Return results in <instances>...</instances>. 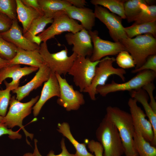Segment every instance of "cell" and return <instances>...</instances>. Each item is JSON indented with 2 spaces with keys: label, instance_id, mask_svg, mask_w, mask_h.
Listing matches in <instances>:
<instances>
[{
  "label": "cell",
  "instance_id": "6da1fadb",
  "mask_svg": "<svg viewBox=\"0 0 156 156\" xmlns=\"http://www.w3.org/2000/svg\"><path fill=\"white\" fill-rule=\"evenodd\" d=\"M117 128L121 139L126 156H138L135 147V129L130 113L116 107L108 106L105 116Z\"/></svg>",
  "mask_w": 156,
  "mask_h": 156
},
{
  "label": "cell",
  "instance_id": "7a4b0ae2",
  "mask_svg": "<svg viewBox=\"0 0 156 156\" xmlns=\"http://www.w3.org/2000/svg\"><path fill=\"white\" fill-rule=\"evenodd\" d=\"M135 61V69L141 67L149 56L156 55V38L150 34L122 39L119 41Z\"/></svg>",
  "mask_w": 156,
  "mask_h": 156
},
{
  "label": "cell",
  "instance_id": "3957f363",
  "mask_svg": "<svg viewBox=\"0 0 156 156\" xmlns=\"http://www.w3.org/2000/svg\"><path fill=\"white\" fill-rule=\"evenodd\" d=\"M98 142L103 148V156H122L124 148L118 130L105 116L96 132Z\"/></svg>",
  "mask_w": 156,
  "mask_h": 156
},
{
  "label": "cell",
  "instance_id": "277c9868",
  "mask_svg": "<svg viewBox=\"0 0 156 156\" xmlns=\"http://www.w3.org/2000/svg\"><path fill=\"white\" fill-rule=\"evenodd\" d=\"M39 96L32 98L29 101L21 103L16 99L15 96L10 98L9 104L10 107L8 112L3 117V125L7 128L11 129L15 126L19 127L25 134L27 143L30 145L27 140L29 137L32 140L34 134L27 132L25 129L22 123L23 119L31 113L32 107L38 101Z\"/></svg>",
  "mask_w": 156,
  "mask_h": 156
},
{
  "label": "cell",
  "instance_id": "5b68a950",
  "mask_svg": "<svg viewBox=\"0 0 156 156\" xmlns=\"http://www.w3.org/2000/svg\"><path fill=\"white\" fill-rule=\"evenodd\" d=\"M115 61L114 57L107 56L101 60L96 66L95 75L90 86L83 92L88 93L92 100L96 99V89L97 87L105 85L110 76L116 75L122 81H125V78L124 75L126 72L122 68L114 67L113 64Z\"/></svg>",
  "mask_w": 156,
  "mask_h": 156
},
{
  "label": "cell",
  "instance_id": "8992f818",
  "mask_svg": "<svg viewBox=\"0 0 156 156\" xmlns=\"http://www.w3.org/2000/svg\"><path fill=\"white\" fill-rule=\"evenodd\" d=\"M156 77V73L151 70H145L138 73L128 81L118 83L113 80L110 83L97 87L96 93L102 96L117 92L128 91L131 92L142 88L146 84L153 82Z\"/></svg>",
  "mask_w": 156,
  "mask_h": 156
},
{
  "label": "cell",
  "instance_id": "52a82bcc",
  "mask_svg": "<svg viewBox=\"0 0 156 156\" xmlns=\"http://www.w3.org/2000/svg\"><path fill=\"white\" fill-rule=\"evenodd\" d=\"M39 52L43 58L44 63L51 71L60 75L68 73L77 56L74 53L68 56V49L66 47L59 52L51 53L48 50L47 42L41 44Z\"/></svg>",
  "mask_w": 156,
  "mask_h": 156
},
{
  "label": "cell",
  "instance_id": "ba28073f",
  "mask_svg": "<svg viewBox=\"0 0 156 156\" xmlns=\"http://www.w3.org/2000/svg\"><path fill=\"white\" fill-rule=\"evenodd\" d=\"M100 61L92 62L90 57L77 56L68 73L73 76L75 85L81 92L90 86Z\"/></svg>",
  "mask_w": 156,
  "mask_h": 156
},
{
  "label": "cell",
  "instance_id": "9c48e42d",
  "mask_svg": "<svg viewBox=\"0 0 156 156\" xmlns=\"http://www.w3.org/2000/svg\"><path fill=\"white\" fill-rule=\"evenodd\" d=\"M53 19L51 25L37 36L41 42H47L49 40L54 38L56 35L64 32L74 33L83 28L76 21L69 17L64 11L57 13Z\"/></svg>",
  "mask_w": 156,
  "mask_h": 156
},
{
  "label": "cell",
  "instance_id": "30bf717a",
  "mask_svg": "<svg viewBox=\"0 0 156 156\" xmlns=\"http://www.w3.org/2000/svg\"><path fill=\"white\" fill-rule=\"evenodd\" d=\"M60 88V95L57 103L68 111L78 110L84 104V96L80 91L75 90L66 79L61 75L55 73Z\"/></svg>",
  "mask_w": 156,
  "mask_h": 156
},
{
  "label": "cell",
  "instance_id": "8fae6325",
  "mask_svg": "<svg viewBox=\"0 0 156 156\" xmlns=\"http://www.w3.org/2000/svg\"><path fill=\"white\" fill-rule=\"evenodd\" d=\"M94 11L96 18L108 29L110 36L114 42H119L121 40L128 38L122 24V19L120 17L100 5H95Z\"/></svg>",
  "mask_w": 156,
  "mask_h": 156
},
{
  "label": "cell",
  "instance_id": "7c38bea8",
  "mask_svg": "<svg viewBox=\"0 0 156 156\" xmlns=\"http://www.w3.org/2000/svg\"><path fill=\"white\" fill-rule=\"evenodd\" d=\"M93 44V50L90 57L92 62L101 60L108 55H114L120 52L126 51L125 47L120 42H112L101 39L97 30L88 31Z\"/></svg>",
  "mask_w": 156,
  "mask_h": 156
},
{
  "label": "cell",
  "instance_id": "4fadbf2b",
  "mask_svg": "<svg viewBox=\"0 0 156 156\" xmlns=\"http://www.w3.org/2000/svg\"><path fill=\"white\" fill-rule=\"evenodd\" d=\"M130 114L131 116L135 130L139 131L147 141L151 143L154 138V133L152 125L146 118V115L137 104V101L130 98L128 102Z\"/></svg>",
  "mask_w": 156,
  "mask_h": 156
},
{
  "label": "cell",
  "instance_id": "5bb4252c",
  "mask_svg": "<svg viewBox=\"0 0 156 156\" xmlns=\"http://www.w3.org/2000/svg\"><path fill=\"white\" fill-rule=\"evenodd\" d=\"M67 44L73 45V53L78 56L90 57L93 50L91 37L88 31L83 28L75 33L69 32L65 35Z\"/></svg>",
  "mask_w": 156,
  "mask_h": 156
},
{
  "label": "cell",
  "instance_id": "9a60e30c",
  "mask_svg": "<svg viewBox=\"0 0 156 156\" xmlns=\"http://www.w3.org/2000/svg\"><path fill=\"white\" fill-rule=\"evenodd\" d=\"M34 66L21 67L20 64H14L5 67L0 71V85L4 82L6 88L12 91L19 87L20 79L23 76L38 70Z\"/></svg>",
  "mask_w": 156,
  "mask_h": 156
},
{
  "label": "cell",
  "instance_id": "2e32d148",
  "mask_svg": "<svg viewBox=\"0 0 156 156\" xmlns=\"http://www.w3.org/2000/svg\"><path fill=\"white\" fill-rule=\"evenodd\" d=\"M51 72L50 68L44 63L39 68L35 75L30 81L12 91V93L16 94V99L21 101L28 96L33 90L41 86L44 82L49 79Z\"/></svg>",
  "mask_w": 156,
  "mask_h": 156
},
{
  "label": "cell",
  "instance_id": "e0dca14e",
  "mask_svg": "<svg viewBox=\"0 0 156 156\" xmlns=\"http://www.w3.org/2000/svg\"><path fill=\"white\" fill-rule=\"evenodd\" d=\"M0 36L17 48L31 51L40 49L39 46L30 41L23 35L18 24V19L13 20L10 28L6 31L0 33Z\"/></svg>",
  "mask_w": 156,
  "mask_h": 156
},
{
  "label": "cell",
  "instance_id": "ac0fdd59",
  "mask_svg": "<svg viewBox=\"0 0 156 156\" xmlns=\"http://www.w3.org/2000/svg\"><path fill=\"white\" fill-rule=\"evenodd\" d=\"M60 95V86L55 73L51 71L49 79L44 83L40 98L32 108L34 116L36 117L38 115L49 99L54 96L59 97Z\"/></svg>",
  "mask_w": 156,
  "mask_h": 156
},
{
  "label": "cell",
  "instance_id": "d6986e66",
  "mask_svg": "<svg viewBox=\"0 0 156 156\" xmlns=\"http://www.w3.org/2000/svg\"><path fill=\"white\" fill-rule=\"evenodd\" d=\"M64 12L70 18L79 21L83 28L88 31L92 30L95 25L96 17L91 9L79 8L70 5L66 8Z\"/></svg>",
  "mask_w": 156,
  "mask_h": 156
},
{
  "label": "cell",
  "instance_id": "ffe728a7",
  "mask_svg": "<svg viewBox=\"0 0 156 156\" xmlns=\"http://www.w3.org/2000/svg\"><path fill=\"white\" fill-rule=\"evenodd\" d=\"M44 64V60L39 49L27 50L17 48L16 55L9 61V66L23 64L39 68Z\"/></svg>",
  "mask_w": 156,
  "mask_h": 156
},
{
  "label": "cell",
  "instance_id": "44dd1931",
  "mask_svg": "<svg viewBox=\"0 0 156 156\" xmlns=\"http://www.w3.org/2000/svg\"><path fill=\"white\" fill-rule=\"evenodd\" d=\"M131 98L140 103L143 107L145 114L151 122L153 128L154 138L151 143L152 145L156 146V113L153 110L148 103V96L146 92L142 88L130 92Z\"/></svg>",
  "mask_w": 156,
  "mask_h": 156
},
{
  "label": "cell",
  "instance_id": "7402d4cb",
  "mask_svg": "<svg viewBox=\"0 0 156 156\" xmlns=\"http://www.w3.org/2000/svg\"><path fill=\"white\" fill-rule=\"evenodd\" d=\"M16 1L17 19L22 25L24 34L28 31L34 20L43 15L34 9L24 5L21 0Z\"/></svg>",
  "mask_w": 156,
  "mask_h": 156
},
{
  "label": "cell",
  "instance_id": "603a6c76",
  "mask_svg": "<svg viewBox=\"0 0 156 156\" xmlns=\"http://www.w3.org/2000/svg\"><path fill=\"white\" fill-rule=\"evenodd\" d=\"M155 0H126L124 4V10L127 22L134 21L139 15L149 5H153Z\"/></svg>",
  "mask_w": 156,
  "mask_h": 156
},
{
  "label": "cell",
  "instance_id": "cb8c5ba5",
  "mask_svg": "<svg viewBox=\"0 0 156 156\" xmlns=\"http://www.w3.org/2000/svg\"><path fill=\"white\" fill-rule=\"evenodd\" d=\"M44 16L53 18L57 13L64 11L66 8L72 5L66 0H38Z\"/></svg>",
  "mask_w": 156,
  "mask_h": 156
},
{
  "label": "cell",
  "instance_id": "d4e9b609",
  "mask_svg": "<svg viewBox=\"0 0 156 156\" xmlns=\"http://www.w3.org/2000/svg\"><path fill=\"white\" fill-rule=\"evenodd\" d=\"M58 131L67 138L72 144L76 150L75 156H94L89 152L85 144L79 143L74 138L70 129L69 124L66 122L59 123L57 125Z\"/></svg>",
  "mask_w": 156,
  "mask_h": 156
},
{
  "label": "cell",
  "instance_id": "484cf974",
  "mask_svg": "<svg viewBox=\"0 0 156 156\" xmlns=\"http://www.w3.org/2000/svg\"><path fill=\"white\" fill-rule=\"evenodd\" d=\"M128 38H133L142 34H150L156 38V21L143 23L124 27Z\"/></svg>",
  "mask_w": 156,
  "mask_h": 156
},
{
  "label": "cell",
  "instance_id": "4316f807",
  "mask_svg": "<svg viewBox=\"0 0 156 156\" xmlns=\"http://www.w3.org/2000/svg\"><path fill=\"white\" fill-rule=\"evenodd\" d=\"M133 140L138 156H156V147L147 141L139 131L135 130Z\"/></svg>",
  "mask_w": 156,
  "mask_h": 156
},
{
  "label": "cell",
  "instance_id": "83f0119b",
  "mask_svg": "<svg viewBox=\"0 0 156 156\" xmlns=\"http://www.w3.org/2000/svg\"><path fill=\"white\" fill-rule=\"evenodd\" d=\"M53 21V18H47L44 15L40 16L33 20L28 31L23 35L27 39L34 42V39L36 35L42 32L46 25L52 23Z\"/></svg>",
  "mask_w": 156,
  "mask_h": 156
},
{
  "label": "cell",
  "instance_id": "f1b7e54d",
  "mask_svg": "<svg viewBox=\"0 0 156 156\" xmlns=\"http://www.w3.org/2000/svg\"><path fill=\"white\" fill-rule=\"evenodd\" d=\"M126 0H91V3L108 9L112 13L120 17L122 19H126L124 4Z\"/></svg>",
  "mask_w": 156,
  "mask_h": 156
},
{
  "label": "cell",
  "instance_id": "f546056e",
  "mask_svg": "<svg viewBox=\"0 0 156 156\" xmlns=\"http://www.w3.org/2000/svg\"><path fill=\"white\" fill-rule=\"evenodd\" d=\"M17 47L13 44L3 39L0 36V56L9 61L16 56Z\"/></svg>",
  "mask_w": 156,
  "mask_h": 156
},
{
  "label": "cell",
  "instance_id": "4dcf8cb0",
  "mask_svg": "<svg viewBox=\"0 0 156 156\" xmlns=\"http://www.w3.org/2000/svg\"><path fill=\"white\" fill-rule=\"evenodd\" d=\"M156 21V6L149 5L147 8L142 11L132 24L135 25Z\"/></svg>",
  "mask_w": 156,
  "mask_h": 156
},
{
  "label": "cell",
  "instance_id": "1f68e13d",
  "mask_svg": "<svg viewBox=\"0 0 156 156\" xmlns=\"http://www.w3.org/2000/svg\"><path fill=\"white\" fill-rule=\"evenodd\" d=\"M16 8V0H0V12L12 20L18 19Z\"/></svg>",
  "mask_w": 156,
  "mask_h": 156
},
{
  "label": "cell",
  "instance_id": "d6a6232c",
  "mask_svg": "<svg viewBox=\"0 0 156 156\" xmlns=\"http://www.w3.org/2000/svg\"><path fill=\"white\" fill-rule=\"evenodd\" d=\"M115 59L117 64L121 68L124 69L135 67L134 60L127 51H123L119 53Z\"/></svg>",
  "mask_w": 156,
  "mask_h": 156
},
{
  "label": "cell",
  "instance_id": "836d02e7",
  "mask_svg": "<svg viewBox=\"0 0 156 156\" xmlns=\"http://www.w3.org/2000/svg\"><path fill=\"white\" fill-rule=\"evenodd\" d=\"M11 89L9 88H6L4 90L0 89V116L3 117H4L7 114L8 107L11 97Z\"/></svg>",
  "mask_w": 156,
  "mask_h": 156
},
{
  "label": "cell",
  "instance_id": "e575fe53",
  "mask_svg": "<svg viewBox=\"0 0 156 156\" xmlns=\"http://www.w3.org/2000/svg\"><path fill=\"white\" fill-rule=\"evenodd\" d=\"M35 148L33 154L34 156H42L39 153L37 146V142L38 141L36 139L34 140ZM61 146L62 149V151L61 153L58 155L55 154L54 152L51 151L47 156H75V154H71L69 153L66 147L65 140L62 138L61 142Z\"/></svg>",
  "mask_w": 156,
  "mask_h": 156
},
{
  "label": "cell",
  "instance_id": "d590c367",
  "mask_svg": "<svg viewBox=\"0 0 156 156\" xmlns=\"http://www.w3.org/2000/svg\"><path fill=\"white\" fill-rule=\"evenodd\" d=\"M151 70L156 73V55L148 57L145 62L138 68L132 70V73H138L145 70Z\"/></svg>",
  "mask_w": 156,
  "mask_h": 156
},
{
  "label": "cell",
  "instance_id": "8d00e7d4",
  "mask_svg": "<svg viewBox=\"0 0 156 156\" xmlns=\"http://www.w3.org/2000/svg\"><path fill=\"white\" fill-rule=\"evenodd\" d=\"M153 82H151L146 84L142 88L146 92L149 97L150 99L149 105L153 111L156 113V102L153 95V92L155 88V86Z\"/></svg>",
  "mask_w": 156,
  "mask_h": 156
},
{
  "label": "cell",
  "instance_id": "74e56055",
  "mask_svg": "<svg viewBox=\"0 0 156 156\" xmlns=\"http://www.w3.org/2000/svg\"><path fill=\"white\" fill-rule=\"evenodd\" d=\"M87 145L90 151L94 153V156H103V148L99 142L91 140L88 142Z\"/></svg>",
  "mask_w": 156,
  "mask_h": 156
},
{
  "label": "cell",
  "instance_id": "f35d334b",
  "mask_svg": "<svg viewBox=\"0 0 156 156\" xmlns=\"http://www.w3.org/2000/svg\"><path fill=\"white\" fill-rule=\"evenodd\" d=\"M12 21L6 15L0 12V33L9 30L12 25Z\"/></svg>",
  "mask_w": 156,
  "mask_h": 156
},
{
  "label": "cell",
  "instance_id": "ab89813d",
  "mask_svg": "<svg viewBox=\"0 0 156 156\" xmlns=\"http://www.w3.org/2000/svg\"><path fill=\"white\" fill-rule=\"evenodd\" d=\"M5 134L8 135L10 138L13 139H20L22 138L21 135L18 131H13L11 129H8L3 125H0V136Z\"/></svg>",
  "mask_w": 156,
  "mask_h": 156
},
{
  "label": "cell",
  "instance_id": "60d3db41",
  "mask_svg": "<svg viewBox=\"0 0 156 156\" xmlns=\"http://www.w3.org/2000/svg\"><path fill=\"white\" fill-rule=\"evenodd\" d=\"M21 1L25 5L34 9L44 15L41 8L38 3V0H21Z\"/></svg>",
  "mask_w": 156,
  "mask_h": 156
},
{
  "label": "cell",
  "instance_id": "b9f144b4",
  "mask_svg": "<svg viewBox=\"0 0 156 156\" xmlns=\"http://www.w3.org/2000/svg\"><path fill=\"white\" fill-rule=\"evenodd\" d=\"M73 6L79 8L84 7L86 2L85 0H66Z\"/></svg>",
  "mask_w": 156,
  "mask_h": 156
},
{
  "label": "cell",
  "instance_id": "7bdbcfd3",
  "mask_svg": "<svg viewBox=\"0 0 156 156\" xmlns=\"http://www.w3.org/2000/svg\"><path fill=\"white\" fill-rule=\"evenodd\" d=\"M9 61L4 59L0 56V71L3 68L9 66Z\"/></svg>",
  "mask_w": 156,
  "mask_h": 156
},
{
  "label": "cell",
  "instance_id": "ee69618b",
  "mask_svg": "<svg viewBox=\"0 0 156 156\" xmlns=\"http://www.w3.org/2000/svg\"><path fill=\"white\" fill-rule=\"evenodd\" d=\"M23 156H34L33 153H27L25 154Z\"/></svg>",
  "mask_w": 156,
  "mask_h": 156
},
{
  "label": "cell",
  "instance_id": "f6af8a7d",
  "mask_svg": "<svg viewBox=\"0 0 156 156\" xmlns=\"http://www.w3.org/2000/svg\"><path fill=\"white\" fill-rule=\"evenodd\" d=\"M3 117L0 116V125H3Z\"/></svg>",
  "mask_w": 156,
  "mask_h": 156
}]
</instances>
